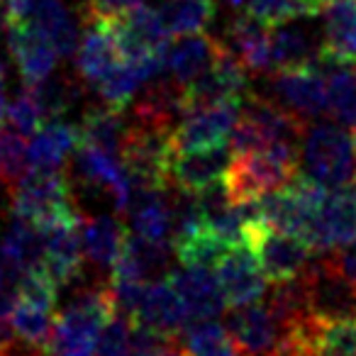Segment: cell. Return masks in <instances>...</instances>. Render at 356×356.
Returning a JSON list of instances; mask_svg holds the SVG:
<instances>
[{"label": "cell", "mask_w": 356, "mask_h": 356, "mask_svg": "<svg viewBox=\"0 0 356 356\" xmlns=\"http://www.w3.org/2000/svg\"><path fill=\"white\" fill-rule=\"evenodd\" d=\"M118 315V302L110 286L83 288L56 312L47 356H93L108 322Z\"/></svg>", "instance_id": "1"}, {"label": "cell", "mask_w": 356, "mask_h": 356, "mask_svg": "<svg viewBox=\"0 0 356 356\" xmlns=\"http://www.w3.org/2000/svg\"><path fill=\"white\" fill-rule=\"evenodd\" d=\"M302 144L276 142L257 152L232 154L225 173V191L237 205L254 203L261 195L278 191L298 173Z\"/></svg>", "instance_id": "2"}, {"label": "cell", "mask_w": 356, "mask_h": 356, "mask_svg": "<svg viewBox=\"0 0 356 356\" xmlns=\"http://www.w3.org/2000/svg\"><path fill=\"white\" fill-rule=\"evenodd\" d=\"M10 213L35 225L40 232L83 215L74 203L69 176L64 171H37V168H30L13 186Z\"/></svg>", "instance_id": "3"}, {"label": "cell", "mask_w": 356, "mask_h": 356, "mask_svg": "<svg viewBox=\"0 0 356 356\" xmlns=\"http://www.w3.org/2000/svg\"><path fill=\"white\" fill-rule=\"evenodd\" d=\"M307 122L276 100L266 95H247L242 113L229 134V147L234 154L257 152V149L271 147L276 142H298L302 144Z\"/></svg>", "instance_id": "4"}, {"label": "cell", "mask_w": 356, "mask_h": 356, "mask_svg": "<svg viewBox=\"0 0 356 356\" xmlns=\"http://www.w3.org/2000/svg\"><path fill=\"white\" fill-rule=\"evenodd\" d=\"M59 286L51 281L44 266L30 271L20 283H15L13 300V330L22 346L30 351H44L49 344L51 327L56 317Z\"/></svg>", "instance_id": "5"}, {"label": "cell", "mask_w": 356, "mask_h": 356, "mask_svg": "<svg viewBox=\"0 0 356 356\" xmlns=\"http://www.w3.org/2000/svg\"><path fill=\"white\" fill-rule=\"evenodd\" d=\"M242 242L257 254L264 276L271 283L296 281L312 264V249L300 237L273 227L259 215L244 222Z\"/></svg>", "instance_id": "6"}, {"label": "cell", "mask_w": 356, "mask_h": 356, "mask_svg": "<svg viewBox=\"0 0 356 356\" xmlns=\"http://www.w3.org/2000/svg\"><path fill=\"white\" fill-rule=\"evenodd\" d=\"M300 156L307 173L332 188H344L356 178L354 139L337 124H307Z\"/></svg>", "instance_id": "7"}, {"label": "cell", "mask_w": 356, "mask_h": 356, "mask_svg": "<svg viewBox=\"0 0 356 356\" xmlns=\"http://www.w3.org/2000/svg\"><path fill=\"white\" fill-rule=\"evenodd\" d=\"M322 66L325 64L317 61V64L273 71L268 79L271 100L302 120L325 115L330 110V95H327V76L322 74Z\"/></svg>", "instance_id": "8"}, {"label": "cell", "mask_w": 356, "mask_h": 356, "mask_svg": "<svg viewBox=\"0 0 356 356\" xmlns=\"http://www.w3.org/2000/svg\"><path fill=\"white\" fill-rule=\"evenodd\" d=\"M225 327L234 337L244 356H268L281 346V341L296 325H288L261 298V300L227 312Z\"/></svg>", "instance_id": "9"}, {"label": "cell", "mask_w": 356, "mask_h": 356, "mask_svg": "<svg viewBox=\"0 0 356 356\" xmlns=\"http://www.w3.org/2000/svg\"><path fill=\"white\" fill-rule=\"evenodd\" d=\"M247 74L249 71L242 66V61L225 47V51L218 56V61L203 76H198L193 83L181 88V115L205 108V105L242 100L249 86Z\"/></svg>", "instance_id": "10"}, {"label": "cell", "mask_w": 356, "mask_h": 356, "mask_svg": "<svg viewBox=\"0 0 356 356\" xmlns=\"http://www.w3.org/2000/svg\"><path fill=\"white\" fill-rule=\"evenodd\" d=\"M307 315L320 320H356V286L325 266L312 261L302 273Z\"/></svg>", "instance_id": "11"}, {"label": "cell", "mask_w": 356, "mask_h": 356, "mask_svg": "<svg viewBox=\"0 0 356 356\" xmlns=\"http://www.w3.org/2000/svg\"><path fill=\"white\" fill-rule=\"evenodd\" d=\"M242 100H227V103L205 105V108L191 110L173 129L176 152H193V149H210L229 142L234 124L242 113Z\"/></svg>", "instance_id": "12"}, {"label": "cell", "mask_w": 356, "mask_h": 356, "mask_svg": "<svg viewBox=\"0 0 356 356\" xmlns=\"http://www.w3.org/2000/svg\"><path fill=\"white\" fill-rule=\"evenodd\" d=\"M356 244V188L334 191L317 210L307 247L312 252H332Z\"/></svg>", "instance_id": "13"}, {"label": "cell", "mask_w": 356, "mask_h": 356, "mask_svg": "<svg viewBox=\"0 0 356 356\" xmlns=\"http://www.w3.org/2000/svg\"><path fill=\"white\" fill-rule=\"evenodd\" d=\"M232 154L229 142L210 149L176 152L171 161V186L184 195H198L213 188L227 173Z\"/></svg>", "instance_id": "14"}, {"label": "cell", "mask_w": 356, "mask_h": 356, "mask_svg": "<svg viewBox=\"0 0 356 356\" xmlns=\"http://www.w3.org/2000/svg\"><path fill=\"white\" fill-rule=\"evenodd\" d=\"M8 51L15 61L25 86H37L51 79L59 61V51L32 22H10L6 27Z\"/></svg>", "instance_id": "15"}, {"label": "cell", "mask_w": 356, "mask_h": 356, "mask_svg": "<svg viewBox=\"0 0 356 356\" xmlns=\"http://www.w3.org/2000/svg\"><path fill=\"white\" fill-rule=\"evenodd\" d=\"M215 268L229 307L249 305L266 296V276L261 271V264L244 242L234 244Z\"/></svg>", "instance_id": "16"}, {"label": "cell", "mask_w": 356, "mask_h": 356, "mask_svg": "<svg viewBox=\"0 0 356 356\" xmlns=\"http://www.w3.org/2000/svg\"><path fill=\"white\" fill-rule=\"evenodd\" d=\"M83 218L66 220L54 227L44 229V259L42 266L51 276V281L59 288H66L81 276L86 261L83 252V239H81V227H83Z\"/></svg>", "instance_id": "17"}, {"label": "cell", "mask_w": 356, "mask_h": 356, "mask_svg": "<svg viewBox=\"0 0 356 356\" xmlns=\"http://www.w3.org/2000/svg\"><path fill=\"white\" fill-rule=\"evenodd\" d=\"M76 51V69L81 81L93 88L124 61L115 40L113 22L103 17H86V32Z\"/></svg>", "instance_id": "18"}, {"label": "cell", "mask_w": 356, "mask_h": 356, "mask_svg": "<svg viewBox=\"0 0 356 356\" xmlns=\"http://www.w3.org/2000/svg\"><path fill=\"white\" fill-rule=\"evenodd\" d=\"M129 320L134 325L149 327V330L166 332V334H181L191 322V315L186 310L181 296L176 293V288L168 283V278H163V281L147 283L142 298H139L137 310H134V315Z\"/></svg>", "instance_id": "19"}, {"label": "cell", "mask_w": 356, "mask_h": 356, "mask_svg": "<svg viewBox=\"0 0 356 356\" xmlns=\"http://www.w3.org/2000/svg\"><path fill=\"white\" fill-rule=\"evenodd\" d=\"M325 66H351L356 61V0H330L322 10Z\"/></svg>", "instance_id": "20"}, {"label": "cell", "mask_w": 356, "mask_h": 356, "mask_svg": "<svg viewBox=\"0 0 356 356\" xmlns=\"http://www.w3.org/2000/svg\"><path fill=\"white\" fill-rule=\"evenodd\" d=\"M225 51V42L215 40L208 32L181 35L176 44H168L166 51V74L176 86L186 88L198 76H203Z\"/></svg>", "instance_id": "21"}, {"label": "cell", "mask_w": 356, "mask_h": 356, "mask_svg": "<svg viewBox=\"0 0 356 356\" xmlns=\"http://www.w3.org/2000/svg\"><path fill=\"white\" fill-rule=\"evenodd\" d=\"M166 278L184 300L191 322L213 320L227 307L222 286L218 276L210 273V268H181V271H171Z\"/></svg>", "instance_id": "22"}, {"label": "cell", "mask_w": 356, "mask_h": 356, "mask_svg": "<svg viewBox=\"0 0 356 356\" xmlns=\"http://www.w3.org/2000/svg\"><path fill=\"white\" fill-rule=\"evenodd\" d=\"M81 142L79 127L61 120H47L27 142V163L37 171H64Z\"/></svg>", "instance_id": "23"}, {"label": "cell", "mask_w": 356, "mask_h": 356, "mask_svg": "<svg viewBox=\"0 0 356 356\" xmlns=\"http://www.w3.org/2000/svg\"><path fill=\"white\" fill-rule=\"evenodd\" d=\"M225 47L242 61L249 74L271 71V32L249 13H239L225 32Z\"/></svg>", "instance_id": "24"}, {"label": "cell", "mask_w": 356, "mask_h": 356, "mask_svg": "<svg viewBox=\"0 0 356 356\" xmlns=\"http://www.w3.org/2000/svg\"><path fill=\"white\" fill-rule=\"evenodd\" d=\"M302 20L281 22L271 32V71L293 69V66L317 64L322 54V40L312 35V30Z\"/></svg>", "instance_id": "25"}, {"label": "cell", "mask_w": 356, "mask_h": 356, "mask_svg": "<svg viewBox=\"0 0 356 356\" xmlns=\"http://www.w3.org/2000/svg\"><path fill=\"white\" fill-rule=\"evenodd\" d=\"M27 22L37 27L54 44L59 56H71L81 44L79 25L71 17L64 0H30Z\"/></svg>", "instance_id": "26"}, {"label": "cell", "mask_w": 356, "mask_h": 356, "mask_svg": "<svg viewBox=\"0 0 356 356\" xmlns=\"http://www.w3.org/2000/svg\"><path fill=\"white\" fill-rule=\"evenodd\" d=\"M171 247L184 268H215L220 259L232 249V244L203 222L173 232Z\"/></svg>", "instance_id": "27"}, {"label": "cell", "mask_w": 356, "mask_h": 356, "mask_svg": "<svg viewBox=\"0 0 356 356\" xmlns=\"http://www.w3.org/2000/svg\"><path fill=\"white\" fill-rule=\"evenodd\" d=\"M307 356H356L354 320H320L307 315L300 325Z\"/></svg>", "instance_id": "28"}, {"label": "cell", "mask_w": 356, "mask_h": 356, "mask_svg": "<svg viewBox=\"0 0 356 356\" xmlns=\"http://www.w3.org/2000/svg\"><path fill=\"white\" fill-rule=\"evenodd\" d=\"M127 227L122 220L113 215H98V218H83L81 239H83V252L93 266L113 268L127 242Z\"/></svg>", "instance_id": "29"}, {"label": "cell", "mask_w": 356, "mask_h": 356, "mask_svg": "<svg viewBox=\"0 0 356 356\" xmlns=\"http://www.w3.org/2000/svg\"><path fill=\"white\" fill-rule=\"evenodd\" d=\"M127 215L132 218V229L139 237L159 244H168V239H173L176 215L163 193H132Z\"/></svg>", "instance_id": "30"}, {"label": "cell", "mask_w": 356, "mask_h": 356, "mask_svg": "<svg viewBox=\"0 0 356 356\" xmlns=\"http://www.w3.org/2000/svg\"><path fill=\"white\" fill-rule=\"evenodd\" d=\"M186 356H244L225 325L213 320H193L181 337Z\"/></svg>", "instance_id": "31"}, {"label": "cell", "mask_w": 356, "mask_h": 356, "mask_svg": "<svg viewBox=\"0 0 356 356\" xmlns=\"http://www.w3.org/2000/svg\"><path fill=\"white\" fill-rule=\"evenodd\" d=\"M127 124L129 122H124L122 110H115L110 105H105V108H90L86 110L83 120L79 124L81 142L95 144V147H103L120 154L122 152L124 134H127Z\"/></svg>", "instance_id": "32"}, {"label": "cell", "mask_w": 356, "mask_h": 356, "mask_svg": "<svg viewBox=\"0 0 356 356\" xmlns=\"http://www.w3.org/2000/svg\"><path fill=\"white\" fill-rule=\"evenodd\" d=\"M159 13L171 35H193V32L208 30L218 13V3L215 0H163Z\"/></svg>", "instance_id": "33"}, {"label": "cell", "mask_w": 356, "mask_h": 356, "mask_svg": "<svg viewBox=\"0 0 356 356\" xmlns=\"http://www.w3.org/2000/svg\"><path fill=\"white\" fill-rule=\"evenodd\" d=\"M144 83H147V79H144L142 69L129 64V61H122L118 69H113L95 86V90H98V95L103 98L105 105H110L115 110H124Z\"/></svg>", "instance_id": "34"}, {"label": "cell", "mask_w": 356, "mask_h": 356, "mask_svg": "<svg viewBox=\"0 0 356 356\" xmlns=\"http://www.w3.org/2000/svg\"><path fill=\"white\" fill-rule=\"evenodd\" d=\"M330 110L339 122L356 127V74L346 66H330L327 74Z\"/></svg>", "instance_id": "35"}, {"label": "cell", "mask_w": 356, "mask_h": 356, "mask_svg": "<svg viewBox=\"0 0 356 356\" xmlns=\"http://www.w3.org/2000/svg\"><path fill=\"white\" fill-rule=\"evenodd\" d=\"M27 171V137L8 122H0V178L15 186Z\"/></svg>", "instance_id": "36"}, {"label": "cell", "mask_w": 356, "mask_h": 356, "mask_svg": "<svg viewBox=\"0 0 356 356\" xmlns=\"http://www.w3.org/2000/svg\"><path fill=\"white\" fill-rule=\"evenodd\" d=\"M47 120H49L47 118V110L42 108L40 98H37V93L30 86H25V88L17 93V98L8 105L6 122L10 124L13 129H17L20 134H25V137H32Z\"/></svg>", "instance_id": "37"}, {"label": "cell", "mask_w": 356, "mask_h": 356, "mask_svg": "<svg viewBox=\"0 0 356 356\" xmlns=\"http://www.w3.org/2000/svg\"><path fill=\"white\" fill-rule=\"evenodd\" d=\"M322 261H325L327 268H332L334 273H339L341 278L356 286V247L334 249V254H327Z\"/></svg>", "instance_id": "38"}, {"label": "cell", "mask_w": 356, "mask_h": 356, "mask_svg": "<svg viewBox=\"0 0 356 356\" xmlns=\"http://www.w3.org/2000/svg\"><path fill=\"white\" fill-rule=\"evenodd\" d=\"M142 0H88V13L86 17H103V20H115L129 8H134Z\"/></svg>", "instance_id": "39"}, {"label": "cell", "mask_w": 356, "mask_h": 356, "mask_svg": "<svg viewBox=\"0 0 356 356\" xmlns=\"http://www.w3.org/2000/svg\"><path fill=\"white\" fill-rule=\"evenodd\" d=\"M8 95H6V64L0 59V122H6L8 118Z\"/></svg>", "instance_id": "40"}, {"label": "cell", "mask_w": 356, "mask_h": 356, "mask_svg": "<svg viewBox=\"0 0 356 356\" xmlns=\"http://www.w3.org/2000/svg\"><path fill=\"white\" fill-rule=\"evenodd\" d=\"M6 266H3V259H0V293L6 291V288H3V283H6Z\"/></svg>", "instance_id": "41"}, {"label": "cell", "mask_w": 356, "mask_h": 356, "mask_svg": "<svg viewBox=\"0 0 356 356\" xmlns=\"http://www.w3.org/2000/svg\"><path fill=\"white\" fill-rule=\"evenodd\" d=\"M351 139H354V154H356V127H354V134H351Z\"/></svg>", "instance_id": "42"}]
</instances>
